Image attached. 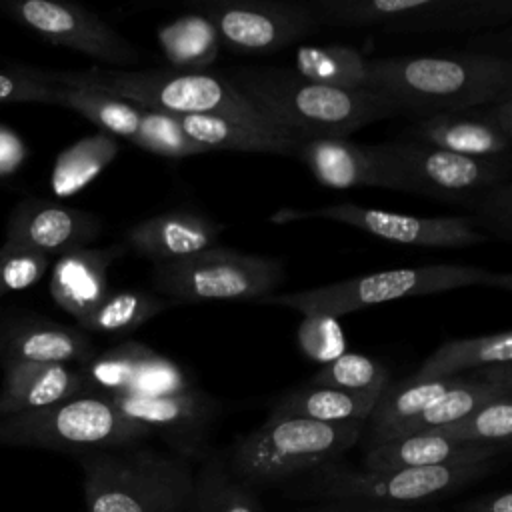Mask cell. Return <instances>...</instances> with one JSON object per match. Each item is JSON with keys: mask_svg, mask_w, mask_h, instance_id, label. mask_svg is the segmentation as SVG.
Listing matches in <instances>:
<instances>
[{"mask_svg": "<svg viewBox=\"0 0 512 512\" xmlns=\"http://www.w3.org/2000/svg\"><path fill=\"white\" fill-rule=\"evenodd\" d=\"M310 512H400V510H368V508H336V506H326V508H316Z\"/></svg>", "mask_w": 512, "mask_h": 512, "instance_id": "7dc6e473", "label": "cell"}, {"mask_svg": "<svg viewBox=\"0 0 512 512\" xmlns=\"http://www.w3.org/2000/svg\"><path fill=\"white\" fill-rule=\"evenodd\" d=\"M28 158L24 140L8 126L0 124V178H8L20 170Z\"/></svg>", "mask_w": 512, "mask_h": 512, "instance_id": "ee69618b", "label": "cell"}, {"mask_svg": "<svg viewBox=\"0 0 512 512\" xmlns=\"http://www.w3.org/2000/svg\"><path fill=\"white\" fill-rule=\"evenodd\" d=\"M276 128L300 138H346L396 116L374 90H338L314 84L282 66H236L226 76Z\"/></svg>", "mask_w": 512, "mask_h": 512, "instance_id": "7a4b0ae2", "label": "cell"}, {"mask_svg": "<svg viewBox=\"0 0 512 512\" xmlns=\"http://www.w3.org/2000/svg\"><path fill=\"white\" fill-rule=\"evenodd\" d=\"M468 286H488L512 290V276L508 272H494L488 268L464 264H430L414 268H392L372 274L352 276L334 284L316 286L308 290L270 294L258 304L284 306L306 314H328L340 318L360 308L402 300L410 296H426L450 292Z\"/></svg>", "mask_w": 512, "mask_h": 512, "instance_id": "8992f818", "label": "cell"}, {"mask_svg": "<svg viewBox=\"0 0 512 512\" xmlns=\"http://www.w3.org/2000/svg\"><path fill=\"white\" fill-rule=\"evenodd\" d=\"M58 84L52 82L50 72L16 66L0 70V104L6 102H56Z\"/></svg>", "mask_w": 512, "mask_h": 512, "instance_id": "7bdbcfd3", "label": "cell"}, {"mask_svg": "<svg viewBox=\"0 0 512 512\" xmlns=\"http://www.w3.org/2000/svg\"><path fill=\"white\" fill-rule=\"evenodd\" d=\"M222 224L196 210H168L136 222L124 242L152 264L180 260L218 246Z\"/></svg>", "mask_w": 512, "mask_h": 512, "instance_id": "e0dca14e", "label": "cell"}, {"mask_svg": "<svg viewBox=\"0 0 512 512\" xmlns=\"http://www.w3.org/2000/svg\"><path fill=\"white\" fill-rule=\"evenodd\" d=\"M194 388L184 368L160 352L152 350L136 370V376L126 392L142 396H168Z\"/></svg>", "mask_w": 512, "mask_h": 512, "instance_id": "60d3db41", "label": "cell"}, {"mask_svg": "<svg viewBox=\"0 0 512 512\" xmlns=\"http://www.w3.org/2000/svg\"><path fill=\"white\" fill-rule=\"evenodd\" d=\"M460 378L462 374L450 378H420L412 374L400 382H388L364 422L366 448L386 442L400 424L426 410Z\"/></svg>", "mask_w": 512, "mask_h": 512, "instance_id": "484cf974", "label": "cell"}, {"mask_svg": "<svg viewBox=\"0 0 512 512\" xmlns=\"http://www.w3.org/2000/svg\"><path fill=\"white\" fill-rule=\"evenodd\" d=\"M502 396H512L510 364H492V366L472 370L470 374H462V378L450 390H446L438 400H434L426 410H422L418 416L400 424L388 436V440L452 424L472 414L480 406L492 400H498Z\"/></svg>", "mask_w": 512, "mask_h": 512, "instance_id": "7402d4cb", "label": "cell"}, {"mask_svg": "<svg viewBox=\"0 0 512 512\" xmlns=\"http://www.w3.org/2000/svg\"><path fill=\"white\" fill-rule=\"evenodd\" d=\"M114 136L98 132L68 146L52 168V190L56 196H70L88 186L118 154Z\"/></svg>", "mask_w": 512, "mask_h": 512, "instance_id": "836d02e7", "label": "cell"}, {"mask_svg": "<svg viewBox=\"0 0 512 512\" xmlns=\"http://www.w3.org/2000/svg\"><path fill=\"white\" fill-rule=\"evenodd\" d=\"M150 430L126 418L104 394H82L44 408L0 416V446L72 454L138 446Z\"/></svg>", "mask_w": 512, "mask_h": 512, "instance_id": "52a82bcc", "label": "cell"}, {"mask_svg": "<svg viewBox=\"0 0 512 512\" xmlns=\"http://www.w3.org/2000/svg\"><path fill=\"white\" fill-rule=\"evenodd\" d=\"M186 512H264L252 490L238 482L226 460L218 454L206 456L194 474V490Z\"/></svg>", "mask_w": 512, "mask_h": 512, "instance_id": "1f68e13d", "label": "cell"}, {"mask_svg": "<svg viewBox=\"0 0 512 512\" xmlns=\"http://www.w3.org/2000/svg\"><path fill=\"white\" fill-rule=\"evenodd\" d=\"M130 420L142 424L150 434H160L188 460L204 452V440L220 412V402L210 394L190 388L168 396H142L132 392L104 394Z\"/></svg>", "mask_w": 512, "mask_h": 512, "instance_id": "9a60e30c", "label": "cell"}, {"mask_svg": "<svg viewBox=\"0 0 512 512\" xmlns=\"http://www.w3.org/2000/svg\"><path fill=\"white\" fill-rule=\"evenodd\" d=\"M380 392L382 388L340 390L304 382L274 398L268 416H292L316 422H366Z\"/></svg>", "mask_w": 512, "mask_h": 512, "instance_id": "d4e9b609", "label": "cell"}, {"mask_svg": "<svg viewBox=\"0 0 512 512\" xmlns=\"http://www.w3.org/2000/svg\"><path fill=\"white\" fill-rule=\"evenodd\" d=\"M284 280V266L276 258L246 254L214 246L198 254L152 264L158 296L178 302L254 300L274 294Z\"/></svg>", "mask_w": 512, "mask_h": 512, "instance_id": "30bf717a", "label": "cell"}, {"mask_svg": "<svg viewBox=\"0 0 512 512\" xmlns=\"http://www.w3.org/2000/svg\"><path fill=\"white\" fill-rule=\"evenodd\" d=\"M54 104L78 112L80 116L96 124L104 134L124 138L134 146L138 142L140 106L132 102H126L122 98H116L98 90L70 88V86L58 84Z\"/></svg>", "mask_w": 512, "mask_h": 512, "instance_id": "d6a6232c", "label": "cell"}, {"mask_svg": "<svg viewBox=\"0 0 512 512\" xmlns=\"http://www.w3.org/2000/svg\"><path fill=\"white\" fill-rule=\"evenodd\" d=\"M144 342L124 340L104 352H96L86 364L80 366L92 394H118L126 392L136 376L142 360L152 352Z\"/></svg>", "mask_w": 512, "mask_h": 512, "instance_id": "e575fe53", "label": "cell"}, {"mask_svg": "<svg viewBox=\"0 0 512 512\" xmlns=\"http://www.w3.org/2000/svg\"><path fill=\"white\" fill-rule=\"evenodd\" d=\"M102 232L98 216L80 208L30 198L20 202L6 222V242L44 256L64 254L96 240Z\"/></svg>", "mask_w": 512, "mask_h": 512, "instance_id": "2e32d148", "label": "cell"}, {"mask_svg": "<svg viewBox=\"0 0 512 512\" xmlns=\"http://www.w3.org/2000/svg\"><path fill=\"white\" fill-rule=\"evenodd\" d=\"M0 10L50 44L82 52L106 68L138 60V50L94 12L58 0H2Z\"/></svg>", "mask_w": 512, "mask_h": 512, "instance_id": "5bb4252c", "label": "cell"}, {"mask_svg": "<svg viewBox=\"0 0 512 512\" xmlns=\"http://www.w3.org/2000/svg\"><path fill=\"white\" fill-rule=\"evenodd\" d=\"M48 270V256L6 242L0 246V300L34 286Z\"/></svg>", "mask_w": 512, "mask_h": 512, "instance_id": "b9f144b4", "label": "cell"}, {"mask_svg": "<svg viewBox=\"0 0 512 512\" xmlns=\"http://www.w3.org/2000/svg\"><path fill=\"white\" fill-rule=\"evenodd\" d=\"M190 10L206 16L220 44L238 54H272L318 28L306 2L200 0Z\"/></svg>", "mask_w": 512, "mask_h": 512, "instance_id": "7c38bea8", "label": "cell"}, {"mask_svg": "<svg viewBox=\"0 0 512 512\" xmlns=\"http://www.w3.org/2000/svg\"><path fill=\"white\" fill-rule=\"evenodd\" d=\"M366 90L416 120L462 112L512 94V62L484 52L366 58Z\"/></svg>", "mask_w": 512, "mask_h": 512, "instance_id": "6da1fadb", "label": "cell"}, {"mask_svg": "<svg viewBox=\"0 0 512 512\" xmlns=\"http://www.w3.org/2000/svg\"><path fill=\"white\" fill-rule=\"evenodd\" d=\"M406 134L410 140L424 142L454 154L474 158L512 156V138L502 134L486 120L480 106L462 112H444L414 120Z\"/></svg>", "mask_w": 512, "mask_h": 512, "instance_id": "603a6c76", "label": "cell"}, {"mask_svg": "<svg viewBox=\"0 0 512 512\" xmlns=\"http://www.w3.org/2000/svg\"><path fill=\"white\" fill-rule=\"evenodd\" d=\"M424 432H432L456 442L508 446L512 436V396H502L498 400H492L452 424L424 430Z\"/></svg>", "mask_w": 512, "mask_h": 512, "instance_id": "d590c367", "label": "cell"}, {"mask_svg": "<svg viewBox=\"0 0 512 512\" xmlns=\"http://www.w3.org/2000/svg\"><path fill=\"white\" fill-rule=\"evenodd\" d=\"M468 208L474 228L486 236H496L504 242L512 238V184L510 180L498 182L478 194Z\"/></svg>", "mask_w": 512, "mask_h": 512, "instance_id": "ab89813d", "label": "cell"}, {"mask_svg": "<svg viewBox=\"0 0 512 512\" xmlns=\"http://www.w3.org/2000/svg\"><path fill=\"white\" fill-rule=\"evenodd\" d=\"M82 394L92 392L80 366L76 364H2L0 416L44 408Z\"/></svg>", "mask_w": 512, "mask_h": 512, "instance_id": "d6986e66", "label": "cell"}, {"mask_svg": "<svg viewBox=\"0 0 512 512\" xmlns=\"http://www.w3.org/2000/svg\"><path fill=\"white\" fill-rule=\"evenodd\" d=\"M318 26L380 28L386 34L466 32L510 18V0H316Z\"/></svg>", "mask_w": 512, "mask_h": 512, "instance_id": "9c48e42d", "label": "cell"}, {"mask_svg": "<svg viewBox=\"0 0 512 512\" xmlns=\"http://www.w3.org/2000/svg\"><path fill=\"white\" fill-rule=\"evenodd\" d=\"M292 70L314 84L366 90V58L348 44H302L294 54Z\"/></svg>", "mask_w": 512, "mask_h": 512, "instance_id": "f546056e", "label": "cell"}, {"mask_svg": "<svg viewBox=\"0 0 512 512\" xmlns=\"http://www.w3.org/2000/svg\"><path fill=\"white\" fill-rule=\"evenodd\" d=\"M156 40L170 70L192 74L208 72L222 46L214 24L194 10L158 26Z\"/></svg>", "mask_w": 512, "mask_h": 512, "instance_id": "83f0119b", "label": "cell"}, {"mask_svg": "<svg viewBox=\"0 0 512 512\" xmlns=\"http://www.w3.org/2000/svg\"><path fill=\"white\" fill-rule=\"evenodd\" d=\"M512 332H490L470 338L444 340L414 372L420 378H450L492 364H510Z\"/></svg>", "mask_w": 512, "mask_h": 512, "instance_id": "f1b7e54d", "label": "cell"}, {"mask_svg": "<svg viewBox=\"0 0 512 512\" xmlns=\"http://www.w3.org/2000/svg\"><path fill=\"white\" fill-rule=\"evenodd\" d=\"M364 434V422H316L268 416L236 440L226 460L230 474L246 486H266L338 462Z\"/></svg>", "mask_w": 512, "mask_h": 512, "instance_id": "5b68a950", "label": "cell"}, {"mask_svg": "<svg viewBox=\"0 0 512 512\" xmlns=\"http://www.w3.org/2000/svg\"><path fill=\"white\" fill-rule=\"evenodd\" d=\"M50 78L60 86L98 90L148 110H160L176 116L212 114L280 130L270 124L226 76L210 72L192 74L174 70H124L92 66L76 72H50Z\"/></svg>", "mask_w": 512, "mask_h": 512, "instance_id": "3957f363", "label": "cell"}, {"mask_svg": "<svg viewBox=\"0 0 512 512\" xmlns=\"http://www.w3.org/2000/svg\"><path fill=\"white\" fill-rule=\"evenodd\" d=\"M86 512H186L194 490L192 462L154 448L78 454Z\"/></svg>", "mask_w": 512, "mask_h": 512, "instance_id": "277c9868", "label": "cell"}, {"mask_svg": "<svg viewBox=\"0 0 512 512\" xmlns=\"http://www.w3.org/2000/svg\"><path fill=\"white\" fill-rule=\"evenodd\" d=\"M176 116V114H174ZM182 130L196 144L210 150H236V152H268L292 156L296 138L282 130L262 128L224 116L212 114H180L176 116Z\"/></svg>", "mask_w": 512, "mask_h": 512, "instance_id": "4316f807", "label": "cell"}, {"mask_svg": "<svg viewBox=\"0 0 512 512\" xmlns=\"http://www.w3.org/2000/svg\"><path fill=\"white\" fill-rule=\"evenodd\" d=\"M96 346L80 328L56 324L46 318H18L0 326V364H86Z\"/></svg>", "mask_w": 512, "mask_h": 512, "instance_id": "ac0fdd59", "label": "cell"}, {"mask_svg": "<svg viewBox=\"0 0 512 512\" xmlns=\"http://www.w3.org/2000/svg\"><path fill=\"white\" fill-rule=\"evenodd\" d=\"M480 110L490 124H494L502 134L512 138V94H504L480 106Z\"/></svg>", "mask_w": 512, "mask_h": 512, "instance_id": "f6af8a7d", "label": "cell"}, {"mask_svg": "<svg viewBox=\"0 0 512 512\" xmlns=\"http://www.w3.org/2000/svg\"><path fill=\"white\" fill-rule=\"evenodd\" d=\"M492 468L494 460L396 470H364L330 462L310 470L302 490L308 496L342 504H410L454 492Z\"/></svg>", "mask_w": 512, "mask_h": 512, "instance_id": "8fae6325", "label": "cell"}, {"mask_svg": "<svg viewBox=\"0 0 512 512\" xmlns=\"http://www.w3.org/2000/svg\"><path fill=\"white\" fill-rule=\"evenodd\" d=\"M170 306L172 302L168 298L146 290L108 292V296L90 314L78 320V328L82 332L126 336Z\"/></svg>", "mask_w": 512, "mask_h": 512, "instance_id": "4dcf8cb0", "label": "cell"}, {"mask_svg": "<svg viewBox=\"0 0 512 512\" xmlns=\"http://www.w3.org/2000/svg\"><path fill=\"white\" fill-rule=\"evenodd\" d=\"M380 188L470 204L490 186L510 180L512 156L474 158L416 140L366 144Z\"/></svg>", "mask_w": 512, "mask_h": 512, "instance_id": "ba28073f", "label": "cell"}, {"mask_svg": "<svg viewBox=\"0 0 512 512\" xmlns=\"http://www.w3.org/2000/svg\"><path fill=\"white\" fill-rule=\"evenodd\" d=\"M300 218H326L354 226L386 242L422 248H464L490 240V236L474 228L470 216H408L380 208L358 206L352 202L312 210L282 208L272 216V220L278 224Z\"/></svg>", "mask_w": 512, "mask_h": 512, "instance_id": "4fadbf2b", "label": "cell"}, {"mask_svg": "<svg viewBox=\"0 0 512 512\" xmlns=\"http://www.w3.org/2000/svg\"><path fill=\"white\" fill-rule=\"evenodd\" d=\"M504 444L456 442L432 432H418L394 438L366 448L362 458L364 470H396V468H424L442 464H466L494 460Z\"/></svg>", "mask_w": 512, "mask_h": 512, "instance_id": "44dd1931", "label": "cell"}, {"mask_svg": "<svg viewBox=\"0 0 512 512\" xmlns=\"http://www.w3.org/2000/svg\"><path fill=\"white\" fill-rule=\"evenodd\" d=\"M464 512H512V494L510 490H496L484 494L464 506Z\"/></svg>", "mask_w": 512, "mask_h": 512, "instance_id": "bcb514c9", "label": "cell"}, {"mask_svg": "<svg viewBox=\"0 0 512 512\" xmlns=\"http://www.w3.org/2000/svg\"><path fill=\"white\" fill-rule=\"evenodd\" d=\"M296 342L304 356L328 364L346 352V336L338 318L328 314H306L296 330Z\"/></svg>", "mask_w": 512, "mask_h": 512, "instance_id": "f35d334b", "label": "cell"}, {"mask_svg": "<svg viewBox=\"0 0 512 512\" xmlns=\"http://www.w3.org/2000/svg\"><path fill=\"white\" fill-rule=\"evenodd\" d=\"M292 158L308 166L322 186L336 190L356 186L380 188L366 144L348 138H300L294 144Z\"/></svg>", "mask_w": 512, "mask_h": 512, "instance_id": "cb8c5ba5", "label": "cell"}, {"mask_svg": "<svg viewBox=\"0 0 512 512\" xmlns=\"http://www.w3.org/2000/svg\"><path fill=\"white\" fill-rule=\"evenodd\" d=\"M310 384L340 388V390H374L390 382L388 368L372 356L360 352H344L336 360L324 364Z\"/></svg>", "mask_w": 512, "mask_h": 512, "instance_id": "74e56055", "label": "cell"}, {"mask_svg": "<svg viewBox=\"0 0 512 512\" xmlns=\"http://www.w3.org/2000/svg\"><path fill=\"white\" fill-rule=\"evenodd\" d=\"M136 146L164 158H186L208 152L204 146L196 144L192 138L186 136L174 114L148 110L142 106L138 118Z\"/></svg>", "mask_w": 512, "mask_h": 512, "instance_id": "8d00e7d4", "label": "cell"}, {"mask_svg": "<svg viewBox=\"0 0 512 512\" xmlns=\"http://www.w3.org/2000/svg\"><path fill=\"white\" fill-rule=\"evenodd\" d=\"M124 246L74 248L58 256L50 274V296L72 318L82 320L110 292L108 268Z\"/></svg>", "mask_w": 512, "mask_h": 512, "instance_id": "ffe728a7", "label": "cell"}]
</instances>
